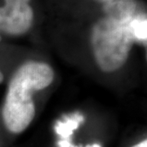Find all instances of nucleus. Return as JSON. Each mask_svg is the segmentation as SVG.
<instances>
[{"instance_id": "1", "label": "nucleus", "mask_w": 147, "mask_h": 147, "mask_svg": "<svg viewBox=\"0 0 147 147\" xmlns=\"http://www.w3.org/2000/svg\"><path fill=\"white\" fill-rule=\"evenodd\" d=\"M54 73L50 65L39 61H27L20 66L11 79L3 118L6 127L12 133H21L35 115L32 94L52 84Z\"/></svg>"}, {"instance_id": "8", "label": "nucleus", "mask_w": 147, "mask_h": 147, "mask_svg": "<svg viewBox=\"0 0 147 147\" xmlns=\"http://www.w3.org/2000/svg\"><path fill=\"white\" fill-rule=\"evenodd\" d=\"M132 147H147V141L144 140L143 142H140L139 144H137V145L133 146Z\"/></svg>"}, {"instance_id": "11", "label": "nucleus", "mask_w": 147, "mask_h": 147, "mask_svg": "<svg viewBox=\"0 0 147 147\" xmlns=\"http://www.w3.org/2000/svg\"><path fill=\"white\" fill-rule=\"evenodd\" d=\"M0 40H1V37H0Z\"/></svg>"}, {"instance_id": "3", "label": "nucleus", "mask_w": 147, "mask_h": 147, "mask_svg": "<svg viewBox=\"0 0 147 147\" xmlns=\"http://www.w3.org/2000/svg\"><path fill=\"white\" fill-rule=\"evenodd\" d=\"M0 7V30L10 35H21L32 26L34 11L30 0H4Z\"/></svg>"}, {"instance_id": "4", "label": "nucleus", "mask_w": 147, "mask_h": 147, "mask_svg": "<svg viewBox=\"0 0 147 147\" xmlns=\"http://www.w3.org/2000/svg\"><path fill=\"white\" fill-rule=\"evenodd\" d=\"M137 0H111L103 4L107 17L122 23H128L135 16Z\"/></svg>"}, {"instance_id": "9", "label": "nucleus", "mask_w": 147, "mask_h": 147, "mask_svg": "<svg viewBox=\"0 0 147 147\" xmlns=\"http://www.w3.org/2000/svg\"><path fill=\"white\" fill-rule=\"evenodd\" d=\"M95 1L99 2V3H101L105 4V3H109V2H110L111 0H95Z\"/></svg>"}, {"instance_id": "2", "label": "nucleus", "mask_w": 147, "mask_h": 147, "mask_svg": "<svg viewBox=\"0 0 147 147\" xmlns=\"http://www.w3.org/2000/svg\"><path fill=\"white\" fill-rule=\"evenodd\" d=\"M134 38L128 23L110 17L101 18L95 24L91 43L95 60L104 72H113L126 63Z\"/></svg>"}, {"instance_id": "7", "label": "nucleus", "mask_w": 147, "mask_h": 147, "mask_svg": "<svg viewBox=\"0 0 147 147\" xmlns=\"http://www.w3.org/2000/svg\"><path fill=\"white\" fill-rule=\"evenodd\" d=\"M58 147H83L82 146H74L73 144H71L70 140H62L61 139L57 142ZM85 147H101L99 144H93V145H87Z\"/></svg>"}, {"instance_id": "6", "label": "nucleus", "mask_w": 147, "mask_h": 147, "mask_svg": "<svg viewBox=\"0 0 147 147\" xmlns=\"http://www.w3.org/2000/svg\"><path fill=\"white\" fill-rule=\"evenodd\" d=\"M129 28L135 41L146 42L147 21L146 16H134L129 22Z\"/></svg>"}, {"instance_id": "5", "label": "nucleus", "mask_w": 147, "mask_h": 147, "mask_svg": "<svg viewBox=\"0 0 147 147\" xmlns=\"http://www.w3.org/2000/svg\"><path fill=\"white\" fill-rule=\"evenodd\" d=\"M84 122V116L75 112L69 115L63 116L62 120H58L55 124V131L61 139L70 140L74 131L79 128V125Z\"/></svg>"}, {"instance_id": "10", "label": "nucleus", "mask_w": 147, "mask_h": 147, "mask_svg": "<svg viewBox=\"0 0 147 147\" xmlns=\"http://www.w3.org/2000/svg\"><path fill=\"white\" fill-rule=\"evenodd\" d=\"M3 74H2L1 70H0V84L3 82Z\"/></svg>"}]
</instances>
